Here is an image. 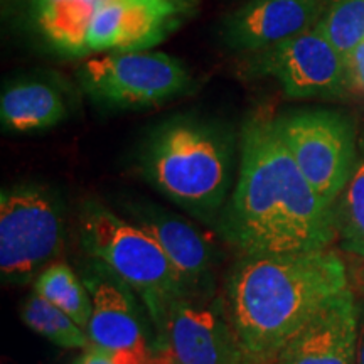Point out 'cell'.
<instances>
[{
  "label": "cell",
  "instance_id": "1",
  "mask_svg": "<svg viewBox=\"0 0 364 364\" xmlns=\"http://www.w3.org/2000/svg\"><path fill=\"white\" fill-rule=\"evenodd\" d=\"M220 231L243 255L309 253L338 241L334 208L300 172L273 120L253 118L241 132L238 182Z\"/></svg>",
  "mask_w": 364,
  "mask_h": 364
},
{
  "label": "cell",
  "instance_id": "2",
  "mask_svg": "<svg viewBox=\"0 0 364 364\" xmlns=\"http://www.w3.org/2000/svg\"><path fill=\"white\" fill-rule=\"evenodd\" d=\"M348 289L344 262L331 248L243 255L228 277L226 314L252 364L268 363Z\"/></svg>",
  "mask_w": 364,
  "mask_h": 364
},
{
  "label": "cell",
  "instance_id": "3",
  "mask_svg": "<svg viewBox=\"0 0 364 364\" xmlns=\"http://www.w3.org/2000/svg\"><path fill=\"white\" fill-rule=\"evenodd\" d=\"M139 166L144 179L203 221L225 209L233 182L235 136L225 125L176 117L150 132Z\"/></svg>",
  "mask_w": 364,
  "mask_h": 364
},
{
  "label": "cell",
  "instance_id": "4",
  "mask_svg": "<svg viewBox=\"0 0 364 364\" xmlns=\"http://www.w3.org/2000/svg\"><path fill=\"white\" fill-rule=\"evenodd\" d=\"M81 248L144 299L149 316L181 297H203L152 236L102 203L88 199L78 215Z\"/></svg>",
  "mask_w": 364,
  "mask_h": 364
},
{
  "label": "cell",
  "instance_id": "5",
  "mask_svg": "<svg viewBox=\"0 0 364 364\" xmlns=\"http://www.w3.org/2000/svg\"><path fill=\"white\" fill-rule=\"evenodd\" d=\"M66 213L58 194L24 182L0 193V273L9 284H26L61 253Z\"/></svg>",
  "mask_w": 364,
  "mask_h": 364
},
{
  "label": "cell",
  "instance_id": "6",
  "mask_svg": "<svg viewBox=\"0 0 364 364\" xmlns=\"http://www.w3.org/2000/svg\"><path fill=\"white\" fill-rule=\"evenodd\" d=\"M81 88L100 105L147 108L181 97L193 85L179 59L154 51H112L85 59L78 70Z\"/></svg>",
  "mask_w": 364,
  "mask_h": 364
},
{
  "label": "cell",
  "instance_id": "7",
  "mask_svg": "<svg viewBox=\"0 0 364 364\" xmlns=\"http://www.w3.org/2000/svg\"><path fill=\"white\" fill-rule=\"evenodd\" d=\"M273 125L312 189L334 208L356 164L354 122L334 110H300L277 118Z\"/></svg>",
  "mask_w": 364,
  "mask_h": 364
},
{
  "label": "cell",
  "instance_id": "8",
  "mask_svg": "<svg viewBox=\"0 0 364 364\" xmlns=\"http://www.w3.org/2000/svg\"><path fill=\"white\" fill-rule=\"evenodd\" d=\"M152 364H252L220 304L208 297L172 300L150 317Z\"/></svg>",
  "mask_w": 364,
  "mask_h": 364
},
{
  "label": "cell",
  "instance_id": "9",
  "mask_svg": "<svg viewBox=\"0 0 364 364\" xmlns=\"http://www.w3.org/2000/svg\"><path fill=\"white\" fill-rule=\"evenodd\" d=\"M253 66L295 100L341 98L354 83L351 63L317 27L257 53Z\"/></svg>",
  "mask_w": 364,
  "mask_h": 364
},
{
  "label": "cell",
  "instance_id": "10",
  "mask_svg": "<svg viewBox=\"0 0 364 364\" xmlns=\"http://www.w3.org/2000/svg\"><path fill=\"white\" fill-rule=\"evenodd\" d=\"M83 282L93 304L86 327L91 348L115 364H152V346L130 287L97 262L85 272Z\"/></svg>",
  "mask_w": 364,
  "mask_h": 364
},
{
  "label": "cell",
  "instance_id": "11",
  "mask_svg": "<svg viewBox=\"0 0 364 364\" xmlns=\"http://www.w3.org/2000/svg\"><path fill=\"white\" fill-rule=\"evenodd\" d=\"M198 0H112L95 12L88 33L91 54L150 51L196 11Z\"/></svg>",
  "mask_w": 364,
  "mask_h": 364
},
{
  "label": "cell",
  "instance_id": "12",
  "mask_svg": "<svg viewBox=\"0 0 364 364\" xmlns=\"http://www.w3.org/2000/svg\"><path fill=\"white\" fill-rule=\"evenodd\" d=\"M324 0H250L228 17L223 39L238 51L260 53L317 26Z\"/></svg>",
  "mask_w": 364,
  "mask_h": 364
},
{
  "label": "cell",
  "instance_id": "13",
  "mask_svg": "<svg viewBox=\"0 0 364 364\" xmlns=\"http://www.w3.org/2000/svg\"><path fill=\"white\" fill-rule=\"evenodd\" d=\"M358 311L351 290L322 307L277 356V364H356Z\"/></svg>",
  "mask_w": 364,
  "mask_h": 364
},
{
  "label": "cell",
  "instance_id": "14",
  "mask_svg": "<svg viewBox=\"0 0 364 364\" xmlns=\"http://www.w3.org/2000/svg\"><path fill=\"white\" fill-rule=\"evenodd\" d=\"M125 208L132 223L152 236L177 270L199 292L208 295L216 257L215 248L201 231L156 204L129 203Z\"/></svg>",
  "mask_w": 364,
  "mask_h": 364
},
{
  "label": "cell",
  "instance_id": "15",
  "mask_svg": "<svg viewBox=\"0 0 364 364\" xmlns=\"http://www.w3.org/2000/svg\"><path fill=\"white\" fill-rule=\"evenodd\" d=\"M66 115L63 93L46 81H19L7 86L0 97V122L9 132L27 134L51 129Z\"/></svg>",
  "mask_w": 364,
  "mask_h": 364
},
{
  "label": "cell",
  "instance_id": "16",
  "mask_svg": "<svg viewBox=\"0 0 364 364\" xmlns=\"http://www.w3.org/2000/svg\"><path fill=\"white\" fill-rule=\"evenodd\" d=\"M34 21L58 51L90 54L88 33L95 7L85 0H34Z\"/></svg>",
  "mask_w": 364,
  "mask_h": 364
},
{
  "label": "cell",
  "instance_id": "17",
  "mask_svg": "<svg viewBox=\"0 0 364 364\" xmlns=\"http://www.w3.org/2000/svg\"><path fill=\"white\" fill-rule=\"evenodd\" d=\"M338 241L346 253L364 258V132L348 184L334 204Z\"/></svg>",
  "mask_w": 364,
  "mask_h": 364
},
{
  "label": "cell",
  "instance_id": "18",
  "mask_svg": "<svg viewBox=\"0 0 364 364\" xmlns=\"http://www.w3.org/2000/svg\"><path fill=\"white\" fill-rule=\"evenodd\" d=\"M34 290L86 331L93 304L85 282L78 279L70 265L65 262H54L46 267L34 282Z\"/></svg>",
  "mask_w": 364,
  "mask_h": 364
},
{
  "label": "cell",
  "instance_id": "19",
  "mask_svg": "<svg viewBox=\"0 0 364 364\" xmlns=\"http://www.w3.org/2000/svg\"><path fill=\"white\" fill-rule=\"evenodd\" d=\"M21 317L24 324L34 332L43 336L53 344L65 349H88L91 348L90 338L83 327L76 324L73 318L53 306L51 302L38 294L29 295L22 306Z\"/></svg>",
  "mask_w": 364,
  "mask_h": 364
},
{
  "label": "cell",
  "instance_id": "20",
  "mask_svg": "<svg viewBox=\"0 0 364 364\" xmlns=\"http://www.w3.org/2000/svg\"><path fill=\"white\" fill-rule=\"evenodd\" d=\"M316 27L351 63L364 43V0H324Z\"/></svg>",
  "mask_w": 364,
  "mask_h": 364
},
{
  "label": "cell",
  "instance_id": "21",
  "mask_svg": "<svg viewBox=\"0 0 364 364\" xmlns=\"http://www.w3.org/2000/svg\"><path fill=\"white\" fill-rule=\"evenodd\" d=\"M358 311V341H356V364H364V300L356 302Z\"/></svg>",
  "mask_w": 364,
  "mask_h": 364
},
{
  "label": "cell",
  "instance_id": "22",
  "mask_svg": "<svg viewBox=\"0 0 364 364\" xmlns=\"http://www.w3.org/2000/svg\"><path fill=\"white\" fill-rule=\"evenodd\" d=\"M351 70L354 76V83L364 91V43L359 46L353 54Z\"/></svg>",
  "mask_w": 364,
  "mask_h": 364
},
{
  "label": "cell",
  "instance_id": "23",
  "mask_svg": "<svg viewBox=\"0 0 364 364\" xmlns=\"http://www.w3.org/2000/svg\"><path fill=\"white\" fill-rule=\"evenodd\" d=\"M75 364H115L112 361V358L108 354H105L102 351L95 348H88L85 349V353L76 359Z\"/></svg>",
  "mask_w": 364,
  "mask_h": 364
},
{
  "label": "cell",
  "instance_id": "24",
  "mask_svg": "<svg viewBox=\"0 0 364 364\" xmlns=\"http://www.w3.org/2000/svg\"><path fill=\"white\" fill-rule=\"evenodd\" d=\"M361 285H363V289H364V267H363V272H361Z\"/></svg>",
  "mask_w": 364,
  "mask_h": 364
}]
</instances>
